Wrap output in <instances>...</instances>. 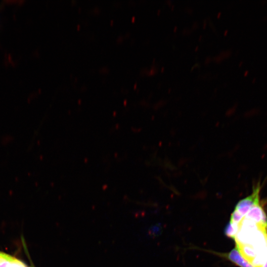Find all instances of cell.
I'll list each match as a JSON object with an SVG mask.
<instances>
[{
	"mask_svg": "<svg viewBox=\"0 0 267 267\" xmlns=\"http://www.w3.org/2000/svg\"><path fill=\"white\" fill-rule=\"evenodd\" d=\"M222 255L240 267H255L241 255L236 247L228 254Z\"/></svg>",
	"mask_w": 267,
	"mask_h": 267,
	"instance_id": "2",
	"label": "cell"
},
{
	"mask_svg": "<svg viewBox=\"0 0 267 267\" xmlns=\"http://www.w3.org/2000/svg\"><path fill=\"white\" fill-rule=\"evenodd\" d=\"M17 261V259L9 255L0 252V267H11Z\"/></svg>",
	"mask_w": 267,
	"mask_h": 267,
	"instance_id": "3",
	"label": "cell"
},
{
	"mask_svg": "<svg viewBox=\"0 0 267 267\" xmlns=\"http://www.w3.org/2000/svg\"><path fill=\"white\" fill-rule=\"evenodd\" d=\"M247 73H248V71H246V72H245V75H246V74H247Z\"/></svg>",
	"mask_w": 267,
	"mask_h": 267,
	"instance_id": "5",
	"label": "cell"
},
{
	"mask_svg": "<svg viewBox=\"0 0 267 267\" xmlns=\"http://www.w3.org/2000/svg\"><path fill=\"white\" fill-rule=\"evenodd\" d=\"M244 218L267 228V217L261 201L253 206Z\"/></svg>",
	"mask_w": 267,
	"mask_h": 267,
	"instance_id": "1",
	"label": "cell"
},
{
	"mask_svg": "<svg viewBox=\"0 0 267 267\" xmlns=\"http://www.w3.org/2000/svg\"><path fill=\"white\" fill-rule=\"evenodd\" d=\"M261 267H267V259L264 264L261 266Z\"/></svg>",
	"mask_w": 267,
	"mask_h": 267,
	"instance_id": "4",
	"label": "cell"
}]
</instances>
